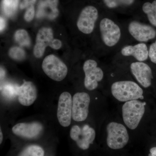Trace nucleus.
I'll use <instances>...</instances> for the list:
<instances>
[{"label": "nucleus", "mask_w": 156, "mask_h": 156, "mask_svg": "<svg viewBox=\"0 0 156 156\" xmlns=\"http://www.w3.org/2000/svg\"><path fill=\"white\" fill-rule=\"evenodd\" d=\"M35 15V9L34 6H31L27 9L24 18L26 21L30 22L34 19Z\"/></svg>", "instance_id": "393cba45"}, {"label": "nucleus", "mask_w": 156, "mask_h": 156, "mask_svg": "<svg viewBox=\"0 0 156 156\" xmlns=\"http://www.w3.org/2000/svg\"><path fill=\"white\" fill-rule=\"evenodd\" d=\"M0 135H1V138H0V143L2 144V142L3 138V135L2 134V130L1 129V132H0Z\"/></svg>", "instance_id": "c85d7f7f"}, {"label": "nucleus", "mask_w": 156, "mask_h": 156, "mask_svg": "<svg viewBox=\"0 0 156 156\" xmlns=\"http://www.w3.org/2000/svg\"><path fill=\"white\" fill-rule=\"evenodd\" d=\"M36 0H23L22 3L20 5L21 9H27L31 6H34Z\"/></svg>", "instance_id": "a878e982"}, {"label": "nucleus", "mask_w": 156, "mask_h": 156, "mask_svg": "<svg viewBox=\"0 0 156 156\" xmlns=\"http://www.w3.org/2000/svg\"><path fill=\"white\" fill-rule=\"evenodd\" d=\"M148 58L152 63L156 64V40L148 48Z\"/></svg>", "instance_id": "b1692460"}, {"label": "nucleus", "mask_w": 156, "mask_h": 156, "mask_svg": "<svg viewBox=\"0 0 156 156\" xmlns=\"http://www.w3.org/2000/svg\"><path fill=\"white\" fill-rule=\"evenodd\" d=\"M15 41L21 47H29L30 45V39L28 33L25 30L20 29L14 34Z\"/></svg>", "instance_id": "aec40b11"}, {"label": "nucleus", "mask_w": 156, "mask_h": 156, "mask_svg": "<svg viewBox=\"0 0 156 156\" xmlns=\"http://www.w3.org/2000/svg\"><path fill=\"white\" fill-rule=\"evenodd\" d=\"M58 0H42L39 3L36 16L37 18L53 20L58 16Z\"/></svg>", "instance_id": "f3484780"}, {"label": "nucleus", "mask_w": 156, "mask_h": 156, "mask_svg": "<svg viewBox=\"0 0 156 156\" xmlns=\"http://www.w3.org/2000/svg\"><path fill=\"white\" fill-rule=\"evenodd\" d=\"M9 56L12 59L18 61H21L26 58L25 51L20 47H12L9 50Z\"/></svg>", "instance_id": "4be33fe9"}, {"label": "nucleus", "mask_w": 156, "mask_h": 156, "mask_svg": "<svg viewBox=\"0 0 156 156\" xmlns=\"http://www.w3.org/2000/svg\"><path fill=\"white\" fill-rule=\"evenodd\" d=\"M105 3L109 7H115L120 5H130L134 0H105Z\"/></svg>", "instance_id": "5701e85b"}, {"label": "nucleus", "mask_w": 156, "mask_h": 156, "mask_svg": "<svg viewBox=\"0 0 156 156\" xmlns=\"http://www.w3.org/2000/svg\"><path fill=\"white\" fill-rule=\"evenodd\" d=\"M1 32L3 31V30L5 29V27L6 23L5 20L3 18V17H1Z\"/></svg>", "instance_id": "bb28decb"}, {"label": "nucleus", "mask_w": 156, "mask_h": 156, "mask_svg": "<svg viewBox=\"0 0 156 156\" xmlns=\"http://www.w3.org/2000/svg\"><path fill=\"white\" fill-rule=\"evenodd\" d=\"M131 74L136 83L144 88L150 87L153 79L152 70L145 62L134 61L129 66Z\"/></svg>", "instance_id": "1a4fd4ad"}, {"label": "nucleus", "mask_w": 156, "mask_h": 156, "mask_svg": "<svg viewBox=\"0 0 156 156\" xmlns=\"http://www.w3.org/2000/svg\"><path fill=\"white\" fill-rule=\"evenodd\" d=\"M85 79L84 86L89 91L97 88L98 83L103 80L104 73L101 68L98 66L97 62L94 59H87L83 66Z\"/></svg>", "instance_id": "6e6552de"}, {"label": "nucleus", "mask_w": 156, "mask_h": 156, "mask_svg": "<svg viewBox=\"0 0 156 156\" xmlns=\"http://www.w3.org/2000/svg\"><path fill=\"white\" fill-rule=\"evenodd\" d=\"M73 98L69 92L62 93L58 99L57 116L61 126H69L72 118Z\"/></svg>", "instance_id": "ddd939ff"}, {"label": "nucleus", "mask_w": 156, "mask_h": 156, "mask_svg": "<svg viewBox=\"0 0 156 156\" xmlns=\"http://www.w3.org/2000/svg\"><path fill=\"white\" fill-rule=\"evenodd\" d=\"M42 66L45 74L54 81H62L67 74L66 66L54 55L46 56L43 60Z\"/></svg>", "instance_id": "0eeeda50"}, {"label": "nucleus", "mask_w": 156, "mask_h": 156, "mask_svg": "<svg viewBox=\"0 0 156 156\" xmlns=\"http://www.w3.org/2000/svg\"><path fill=\"white\" fill-rule=\"evenodd\" d=\"M70 136L80 148L85 150L89 148L95 140V131L87 125H84L82 128L74 126L71 129Z\"/></svg>", "instance_id": "9b49d317"}, {"label": "nucleus", "mask_w": 156, "mask_h": 156, "mask_svg": "<svg viewBox=\"0 0 156 156\" xmlns=\"http://www.w3.org/2000/svg\"><path fill=\"white\" fill-rule=\"evenodd\" d=\"M150 152V153L149 154L148 156H156V147H152Z\"/></svg>", "instance_id": "cd10ccee"}, {"label": "nucleus", "mask_w": 156, "mask_h": 156, "mask_svg": "<svg viewBox=\"0 0 156 156\" xmlns=\"http://www.w3.org/2000/svg\"><path fill=\"white\" fill-rule=\"evenodd\" d=\"M142 11L147 15L151 25L156 27V0L152 3H144L142 6Z\"/></svg>", "instance_id": "a211bd4d"}, {"label": "nucleus", "mask_w": 156, "mask_h": 156, "mask_svg": "<svg viewBox=\"0 0 156 156\" xmlns=\"http://www.w3.org/2000/svg\"><path fill=\"white\" fill-rule=\"evenodd\" d=\"M90 97L86 92H77L73 97L72 118L76 122L87 119L89 112Z\"/></svg>", "instance_id": "f8f14e48"}, {"label": "nucleus", "mask_w": 156, "mask_h": 156, "mask_svg": "<svg viewBox=\"0 0 156 156\" xmlns=\"http://www.w3.org/2000/svg\"><path fill=\"white\" fill-rule=\"evenodd\" d=\"M101 40L106 50L116 48L121 44L124 36L122 27L114 20L104 17L99 24Z\"/></svg>", "instance_id": "f257e3e1"}, {"label": "nucleus", "mask_w": 156, "mask_h": 156, "mask_svg": "<svg viewBox=\"0 0 156 156\" xmlns=\"http://www.w3.org/2000/svg\"><path fill=\"white\" fill-rule=\"evenodd\" d=\"M19 0H2V9L4 14L9 17L14 16L19 5Z\"/></svg>", "instance_id": "6ab92c4d"}, {"label": "nucleus", "mask_w": 156, "mask_h": 156, "mask_svg": "<svg viewBox=\"0 0 156 156\" xmlns=\"http://www.w3.org/2000/svg\"><path fill=\"white\" fill-rule=\"evenodd\" d=\"M43 126L39 122L20 123L12 128L13 133L17 136L33 138L38 136L43 130Z\"/></svg>", "instance_id": "dca6fc26"}, {"label": "nucleus", "mask_w": 156, "mask_h": 156, "mask_svg": "<svg viewBox=\"0 0 156 156\" xmlns=\"http://www.w3.org/2000/svg\"><path fill=\"white\" fill-rule=\"evenodd\" d=\"M48 46L54 50H58L61 48L62 42L58 39L53 38V32L51 28L42 27L37 34L34 49V56L37 58L41 57Z\"/></svg>", "instance_id": "39448f33"}, {"label": "nucleus", "mask_w": 156, "mask_h": 156, "mask_svg": "<svg viewBox=\"0 0 156 156\" xmlns=\"http://www.w3.org/2000/svg\"><path fill=\"white\" fill-rule=\"evenodd\" d=\"M98 12L94 6H88L81 11L77 21V27L82 33L90 34L95 29Z\"/></svg>", "instance_id": "9d476101"}, {"label": "nucleus", "mask_w": 156, "mask_h": 156, "mask_svg": "<svg viewBox=\"0 0 156 156\" xmlns=\"http://www.w3.org/2000/svg\"><path fill=\"white\" fill-rule=\"evenodd\" d=\"M127 28L128 34L137 43H146L156 37V30L154 27L138 20L128 23Z\"/></svg>", "instance_id": "423d86ee"}, {"label": "nucleus", "mask_w": 156, "mask_h": 156, "mask_svg": "<svg viewBox=\"0 0 156 156\" xmlns=\"http://www.w3.org/2000/svg\"><path fill=\"white\" fill-rule=\"evenodd\" d=\"M146 103L140 99L125 102L122 107L123 122L128 128L134 130L140 122L145 112Z\"/></svg>", "instance_id": "7ed1b4c3"}, {"label": "nucleus", "mask_w": 156, "mask_h": 156, "mask_svg": "<svg viewBox=\"0 0 156 156\" xmlns=\"http://www.w3.org/2000/svg\"><path fill=\"white\" fill-rule=\"evenodd\" d=\"M120 53L124 57H131L136 61L145 62L148 59V48L146 43L124 45L121 48Z\"/></svg>", "instance_id": "4468645a"}, {"label": "nucleus", "mask_w": 156, "mask_h": 156, "mask_svg": "<svg viewBox=\"0 0 156 156\" xmlns=\"http://www.w3.org/2000/svg\"><path fill=\"white\" fill-rule=\"evenodd\" d=\"M107 144L114 150L121 149L128 144L129 136L126 126L121 123L112 122L106 127Z\"/></svg>", "instance_id": "20e7f679"}, {"label": "nucleus", "mask_w": 156, "mask_h": 156, "mask_svg": "<svg viewBox=\"0 0 156 156\" xmlns=\"http://www.w3.org/2000/svg\"><path fill=\"white\" fill-rule=\"evenodd\" d=\"M44 151L41 147L30 145L25 148L18 156H44Z\"/></svg>", "instance_id": "412c9836"}, {"label": "nucleus", "mask_w": 156, "mask_h": 156, "mask_svg": "<svg viewBox=\"0 0 156 156\" xmlns=\"http://www.w3.org/2000/svg\"><path fill=\"white\" fill-rule=\"evenodd\" d=\"M111 92L117 100L125 102L141 99L144 94L142 87L136 82L130 80L114 82L111 86Z\"/></svg>", "instance_id": "f03ea898"}, {"label": "nucleus", "mask_w": 156, "mask_h": 156, "mask_svg": "<svg viewBox=\"0 0 156 156\" xmlns=\"http://www.w3.org/2000/svg\"><path fill=\"white\" fill-rule=\"evenodd\" d=\"M17 93L18 101L23 106H30L37 99L36 88L29 81H25L20 87H17Z\"/></svg>", "instance_id": "2eb2a0df"}]
</instances>
